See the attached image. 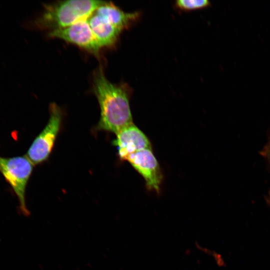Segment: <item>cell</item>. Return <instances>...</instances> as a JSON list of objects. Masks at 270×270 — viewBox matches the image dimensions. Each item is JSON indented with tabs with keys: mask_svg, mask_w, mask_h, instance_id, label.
<instances>
[{
	"mask_svg": "<svg viewBox=\"0 0 270 270\" xmlns=\"http://www.w3.org/2000/svg\"><path fill=\"white\" fill-rule=\"evenodd\" d=\"M114 141L117 146L118 155L126 160L131 154L144 149H152L151 144L145 134L134 124L116 134Z\"/></svg>",
	"mask_w": 270,
	"mask_h": 270,
	"instance_id": "cell-7",
	"label": "cell"
},
{
	"mask_svg": "<svg viewBox=\"0 0 270 270\" xmlns=\"http://www.w3.org/2000/svg\"><path fill=\"white\" fill-rule=\"evenodd\" d=\"M207 0H179L176 3V6L182 10H193L202 8L210 5Z\"/></svg>",
	"mask_w": 270,
	"mask_h": 270,
	"instance_id": "cell-10",
	"label": "cell"
},
{
	"mask_svg": "<svg viewBox=\"0 0 270 270\" xmlns=\"http://www.w3.org/2000/svg\"><path fill=\"white\" fill-rule=\"evenodd\" d=\"M50 114L46 126L34 140L26 154L34 165L40 164L48 158L60 128L62 112L54 102L50 104Z\"/></svg>",
	"mask_w": 270,
	"mask_h": 270,
	"instance_id": "cell-4",
	"label": "cell"
},
{
	"mask_svg": "<svg viewBox=\"0 0 270 270\" xmlns=\"http://www.w3.org/2000/svg\"><path fill=\"white\" fill-rule=\"evenodd\" d=\"M33 164L26 156H0V172L17 196L19 208L25 216L30 214L26 202V190L33 169Z\"/></svg>",
	"mask_w": 270,
	"mask_h": 270,
	"instance_id": "cell-3",
	"label": "cell"
},
{
	"mask_svg": "<svg viewBox=\"0 0 270 270\" xmlns=\"http://www.w3.org/2000/svg\"><path fill=\"white\" fill-rule=\"evenodd\" d=\"M268 200L269 202V203L270 204V192H269V194H268Z\"/></svg>",
	"mask_w": 270,
	"mask_h": 270,
	"instance_id": "cell-12",
	"label": "cell"
},
{
	"mask_svg": "<svg viewBox=\"0 0 270 270\" xmlns=\"http://www.w3.org/2000/svg\"><path fill=\"white\" fill-rule=\"evenodd\" d=\"M88 20L100 48L112 47L116 44L121 30L94 12Z\"/></svg>",
	"mask_w": 270,
	"mask_h": 270,
	"instance_id": "cell-8",
	"label": "cell"
},
{
	"mask_svg": "<svg viewBox=\"0 0 270 270\" xmlns=\"http://www.w3.org/2000/svg\"><path fill=\"white\" fill-rule=\"evenodd\" d=\"M262 155L264 156L270 164V139L262 152Z\"/></svg>",
	"mask_w": 270,
	"mask_h": 270,
	"instance_id": "cell-11",
	"label": "cell"
},
{
	"mask_svg": "<svg viewBox=\"0 0 270 270\" xmlns=\"http://www.w3.org/2000/svg\"><path fill=\"white\" fill-rule=\"evenodd\" d=\"M94 12L104 17L121 31L128 28L140 16L139 12H126L111 2L106 1Z\"/></svg>",
	"mask_w": 270,
	"mask_h": 270,
	"instance_id": "cell-9",
	"label": "cell"
},
{
	"mask_svg": "<svg viewBox=\"0 0 270 270\" xmlns=\"http://www.w3.org/2000/svg\"><path fill=\"white\" fill-rule=\"evenodd\" d=\"M93 90L99 103L98 128L117 134L133 124L130 106V90L126 84H115L100 66L93 74Z\"/></svg>",
	"mask_w": 270,
	"mask_h": 270,
	"instance_id": "cell-1",
	"label": "cell"
},
{
	"mask_svg": "<svg viewBox=\"0 0 270 270\" xmlns=\"http://www.w3.org/2000/svg\"><path fill=\"white\" fill-rule=\"evenodd\" d=\"M104 1L66 0L44 5V10L34 22V26L49 32L68 26L88 18Z\"/></svg>",
	"mask_w": 270,
	"mask_h": 270,
	"instance_id": "cell-2",
	"label": "cell"
},
{
	"mask_svg": "<svg viewBox=\"0 0 270 270\" xmlns=\"http://www.w3.org/2000/svg\"><path fill=\"white\" fill-rule=\"evenodd\" d=\"M50 37L74 44L98 56L100 50L88 18L80 20L66 28L49 32Z\"/></svg>",
	"mask_w": 270,
	"mask_h": 270,
	"instance_id": "cell-5",
	"label": "cell"
},
{
	"mask_svg": "<svg viewBox=\"0 0 270 270\" xmlns=\"http://www.w3.org/2000/svg\"><path fill=\"white\" fill-rule=\"evenodd\" d=\"M126 160L143 177L148 189L160 192L162 174L152 149H144L132 154Z\"/></svg>",
	"mask_w": 270,
	"mask_h": 270,
	"instance_id": "cell-6",
	"label": "cell"
}]
</instances>
